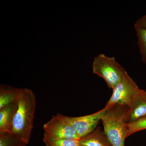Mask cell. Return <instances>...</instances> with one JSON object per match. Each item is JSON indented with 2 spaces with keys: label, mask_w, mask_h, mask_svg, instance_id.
Instances as JSON below:
<instances>
[{
  "label": "cell",
  "mask_w": 146,
  "mask_h": 146,
  "mask_svg": "<svg viewBox=\"0 0 146 146\" xmlns=\"http://www.w3.org/2000/svg\"><path fill=\"white\" fill-rule=\"evenodd\" d=\"M146 116V90L140 89L133 98L128 112L127 123L133 122Z\"/></svg>",
  "instance_id": "52a82bcc"
},
{
  "label": "cell",
  "mask_w": 146,
  "mask_h": 146,
  "mask_svg": "<svg viewBox=\"0 0 146 146\" xmlns=\"http://www.w3.org/2000/svg\"><path fill=\"white\" fill-rule=\"evenodd\" d=\"M44 132L43 141L59 139H80L77 132L65 119L64 115L58 113L53 116L43 126Z\"/></svg>",
  "instance_id": "277c9868"
},
{
  "label": "cell",
  "mask_w": 146,
  "mask_h": 146,
  "mask_svg": "<svg viewBox=\"0 0 146 146\" xmlns=\"http://www.w3.org/2000/svg\"><path fill=\"white\" fill-rule=\"evenodd\" d=\"M134 26L146 28V15L139 18L134 24Z\"/></svg>",
  "instance_id": "9a60e30c"
},
{
  "label": "cell",
  "mask_w": 146,
  "mask_h": 146,
  "mask_svg": "<svg viewBox=\"0 0 146 146\" xmlns=\"http://www.w3.org/2000/svg\"><path fill=\"white\" fill-rule=\"evenodd\" d=\"M22 89L1 84L0 86V109L13 103H17Z\"/></svg>",
  "instance_id": "30bf717a"
},
{
  "label": "cell",
  "mask_w": 146,
  "mask_h": 146,
  "mask_svg": "<svg viewBox=\"0 0 146 146\" xmlns=\"http://www.w3.org/2000/svg\"><path fill=\"white\" fill-rule=\"evenodd\" d=\"M46 146H79V139H59L52 141H44Z\"/></svg>",
  "instance_id": "5bb4252c"
},
{
  "label": "cell",
  "mask_w": 146,
  "mask_h": 146,
  "mask_svg": "<svg viewBox=\"0 0 146 146\" xmlns=\"http://www.w3.org/2000/svg\"><path fill=\"white\" fill-rule=\"evenodd\" d=\"M80 146H112L104 131L99 127L79 139Z\"/></svg>",
  "instance_id": "ba28073f"
},
{
  "label": "cell",
  "mask_w": 146,
  "mask_h": 146,
  "mask_svg": "<svg viewBox=\"0 0 146 146\" xmlns=\"http://www.w3.org/2000/svg\"><path fill=\"white\" fill-rule=\"evenodd\" d=\"M140 89L127 72L122 79L112 89V96L106 106L117 104L129 108L133 98Z\"/></svg>",
  "instance_id": "5b68a950"
},
{
  "label": "cell",
  "mask_w": 146,
  "mask_h": 146,
  "mask_svg": "<svg viewBox=\"0 0 146 146\" xmlns=\"http://www.w3.org/2000/svg\"></svg>",
  "instance_id": "2e32d148"
},
{
  "label": "cell",
  "mask_w": 146,
  "mask_h": 146,
  "mask_svg": "<svg viewBox=\"0 0 146 146\" xmlns=\"http://www.w3.org/2000/svg\"><path fill=\"white\" fill-rule=\"evenodd\" d=\"M105 107L100 111L91 115L77 117L65 116L66 120L77 132L80 138L93 132L106 112Z\"/></svg>",
  "instance_id": "8992f818"
},
{
  "label": "cell",
  "mask_w": 146,
  "mask_h": 146,
  "mask_svg": "<svg viewBox=\"0 0 146 146\" xmlns=\"http://www.w3.org/2000/svg\"><path fill=\"white\" fill-rule=\"evenodd\" d=\"M93 72L104 80L109 88L113 89L122 79L127 72L115 57L100 54L94 58Z\"/></svg>",
  "instance_id": "3957f363"
},
{
  "label": "cell",
  "mask_w": 146,
  "mask_h": 146,
  "mask_svg": "<svg viewBox=\"0 0 146 146\" xmlns=\"http://www.w3.org/2000/svg\"><path fill=\"white\" fill-rule=\"evenodd\" d=\"M13 123L11 132L28 144L33 128L36 97L30 89H22Z\"/></svg>",
  "instance_id": "6da1fadb"
},
{
  "label": "cell",
  "mask_w": 146,
  "mask_h": 146,
  "mask_svg": "<svg viewBox=\"0 0 146 146\" xmlns=\"http://www.w3.org/2000/svg\"><path fill=\"white\" fill-rule=\"evenodd\" d=\"M127 136L138 131L146 129V116L133 122L127 123Z\"/></svg>",
  "instance_id": "4fadbf2b"
},
{
  "label": "cell",
  "mask_w": 146,
  "mask_h": 146,
  "mask_svg": "<svg viewBox=\"0 0 146 146\" xmlns=\"http://www.w3.org/2000/svg\"><path fill=\"white\" fill-rule=\"evenodd\" d=\"M142 61L146 64V28L134 26Z\"/></svg>",
  "instance_id": "7c38bea8"
},
{
  "label": "cell",
  "mask_w": 146,
  "mask_h": 146,
  "mask_svg": "<svg viewBox=\"0 0 146 146\" xmlns=\"http://www.w3.org/2000/svg\"><path fill=\"white\" fill-rule=\"evenodd\" d=\"M105 107L106 112L101 120L104 132L112 146H124L127 137V119L129 108L117 104Z\"/></svg>",
  "instance_id": "7a4b0ae2"
},
{
  "label": "cell",
  "mask_w": 146,
  "mask_h": 146,
  "mask_svg": "<svg viewBox=\"0 0 146 146\" xmlns=\"http://www.w3.org/2000/svg\"><path fill=\"white\" fill-rule=\"evenodd\" d=\"M18 104L8 105L0 109V132H11Z\"/></svg>",
  "instance_id": "9c48e42d"
},
{
  "label": "cell",
  "mask_w": 146,
  "mask_h": 146,
  "mask_svg": "<svg viewBox=\"0 0 146 146\" xmlns=\"http://www.w3.org/2000/svg\"><path fill=\"white\" fill-rule=\"evenodd\" d=\"M27 144L12 132H0V146H26Z\"/></svg>",
  "instance_id": "8fae6325"
}]
</instances>
